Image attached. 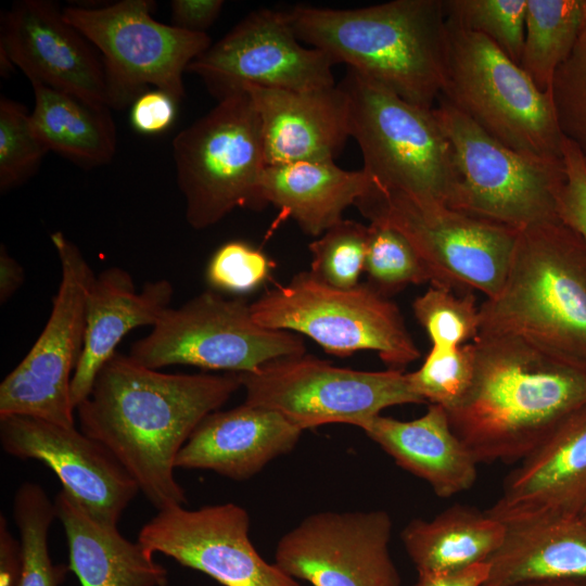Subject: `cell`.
Masks as SVG:
<instances>
[{"instance_id": "obj_1", "label": "cell", "mask_w": 586, "mask_h": 586, "mask_svg": "<svg viewBox=\"0 0 586 586\" xmlns=\"http://www.w3.org/2000/svg\"><path fill=\"white\" fill-rule=\"evenodd\" d=\"M242 388L239 373H165L116 352L77 407L80 431L102 443L158 511L183 506L176 459L193 431Z\"/></svg>"}, {"instance_id": "obj_2", "label": "cell", "mask_w": 586, "mask_h": 586, "mask_svg": "<svg viewBox=\"0 0 586 586\" xmlns=\"http://www.w3.org/2000/svg\"><path fill=\"white\" fill-rule=\"evenodd\" d=\"M472 343V385L447 413L477 463L523 460L586 405V369L514 336L479 335Z\"/></svg>"}, {"instance_id": "obj_3", "label": "cell", "mask_w": 586, "mask_h": 586, "mask_svg": "<svg viewBox=\"0 0 586 586\" xmlns=\"http://www.w3.org/2000/svg\"><path fill=\"white\" fill-rule=\"evenodd\" d=\"M286 12L301 42L412 104L434 107L444 82V0H394L352 10L295 5Z\"/></svg>"}, {"instance_id": "obj_4", "label": "cell", "mask_w": 586, "mask_h": 586, "mask_svg": "<svg viewBox=\"0 0 586 586\" xmlns=\"http://www.w3.org/2000/svg\"><path fill=\"white\" fill-rule=\"evenodd\" d=\"M479 335L526 341L586 369V242L560 218L519 230L501 286L480 306Z\"/></svg>"}, {"instance_id": "obj_5", "label": "cell", "mask_w": 586, "mask_h": 586, "mask_svg": "<svg viewBox=\"0 0 586 586\" xmlns=\"http://www.w3.org/2000/svg\"><path fill=\"white\" fill-rule=\"evenodd\" d=\"M440 97L504 145L562 160L563 137L551 92L540 91L489 39L447 20Z\"/></svg>"}, {"instance_id": "obj_6", "label": "cell", "mask_w": 586, "mask_h": 586, "mask_svg": "<svg viewBox=\"0 0 586 586\" xmlns=\"http://www.w3.org/2000/svg\"><path fill=\"white\" fill-rule=\"evenodd\" d=\"M339 85L348 98L351 137L372 182L449 206L458 176L433 109L412 104L349 67Z\"/></svg>"}, {"instance_id": "obj_7", "label": "cell", "mask_w": 586, "mask_h": 586, "mask_svg": "<svg viewBox=\"0 0 586 586\" xmlns=\"http://www.w3.org/2000/svg\"><path fill=\"white\" fill-rule=\"evenodd\" d=\"M187 222L208 228L237 207L264 206L259 181L267 166L259 115L244 89L218 100L173 141Z\"/></svg>"}, {"instance_id": "obj_8", "label": "cell", "mask_w": 586, "mask_h": 586, "mask_svg": "<svg viewBox=\"0 0 586 586\" xmlns=\"http://www.w3.org/2000/svg\"><path fill=\"white\" fill-rule=\"evenodd\" d=\"M251 313L262 327L306 335L335 356L370 349L395 370L420 357L398 306L368 283L336 289L302 271L251 303Z\"/></svg>"}, {"instance_id": "obj_9", "label": "cell", "mask_w": 586, "mask_h": 586, "mask_svg": "<svg viewBox=\"0 0 586 586\" xmlns=\"http://www.w3.org/2000/svg\"><path fill=\"white\" fill-rule=\"evenodd\" d=\"M433 111L451 144L457 169L449 207L515 230L559 218L563 157L517 152L441 97Z\"/></svg>"}, {"instance_id": "obj_10", "label": "cell", "mask_w": 586, "mask_h": 586, "mask_svg": "<svg viewBox=\"0 0 586 586\" xmlns=\"http://www.w3.org/2000/svg\"><path fill=\"white\" fill-rule=\"evenodd\" d=\"M354 206L411 243L432 285L474 289L486 297L501 286L519 230L373 182Z\"/></svg>"}, {"instance_id": "obj_11", "label": "cell", "mask_w": 586, "mask_h": 586, "mask_svg": "<svg viewBox=\"0 0 586 586\" xmlns=\"http://www.w3.org/2000/svg\"><path fill=\"white\" fill-rule=\"evenodd\" d=\"M305 351L300 334L258 324L244 300L204 291L177 308H167L128 355L157 370L188 365L245 373Z\"/></svg>"}, {"instance_id": "obj_12", "label": "cell", "mask_w": 586, "mask_h": 586, "mask_svg": "<svg viewBox=\"0 0 586 586\" xmlns=\"http://www.w3.org/2000/svg\"><path fill=\"white\" fill-rule=\"evenodd\" d=\"M244 403L270 409L302 431L330 423L360 429L385 408L424 403L402 370L361 371L302 354L239 373Z\"/></svg>"}, {"instance_id": "obj_13", "label": "cell", "mask_w": 586, "mask_h": 586, "mask_svg": "<svg viewBox=\"0 0 586 586\" xmlns=\"http://www.w3.org/2000/svg\"><path fill=\"white\" fill-rule=\"evenodd\" d=\"M149 0H122L101 8L67 7L65 20L101 55L110 109H123L149 86L179 102L184 97L182 75L211 46L206 33H191L156 21Z\"/></svg>"}, {"instance_id": "obj_14", "label": "cell", "mask_w": 586, "mask_h": 586, "mask_svg": "<svg viewBox=\"0 0 586 586\" xmlns=\"http://www.w3.org/2000/svg\"><path fill=\"white\" fill-rule=\"evenodd\" d=\"M51 241L61 265V282L43 330L0 384V418L29 416L75 426L71 387L84 349L87 298L95 275L63 232H53Z\"/></svg>"}, {"instance_id": "obj_15", "label": "cell", "mask_w": 586, "mask_h": 586, "mask_svg": "<svg viewBox=\"0 0 586 586\" xmlns=\"http://www.w3.org/2000/svg\"><path fill=\"white\" fill-rule=\"evenodd\" d=\"M333 61L301 44L286 11L247 14L187 68L219 100L245 86L313 90L334 86Z\"/></svg>"}, {"instance_id": "obj_16", "label": "cell", "mask_w": 586, "mask_h": 586, "mask_svg": "<svg viewBox=\"0 0 586 586\" xmlns=\"http://www.w3.org/2000/svg\"><path fill=\"white\" fill-rule=\"evenodd\" d=\"M392 528L384 510L316 512L280 538L275 563L313 586H402Z\"/></svg>"}, {"instance_id": "obj_17", "label": "cell", "mask_w": 586, "mask_h": 586, "mask_svg": "<svg viewBox=\"0 0 586 586\" xmlns=\"http://www.w3.org/2000/svg\"><path fill=\"white\" fill-rule=\"evenodd\" d=\"M250 523L249 512L233 502L195 510L175 506L148 521L138 542L225 586H300L258 553L250 538Z\"/></svg>"}, {"instance_id": "obj_18", "label": "cell", "mask_w": 586, "mask_h": 586, "mask_svg": "<svg viewBox=\"0 0 586 586\" xmlns=\"http://www.w3.org/2000/svg\"><path fill=\"white\" fill-rule=\"evenodd\" d=\"M0 444L20 459L43 462L91 515L116 524L139 487L118 459L75 426L29 416L0 418Z\"/></svg>"}, {"instance_id": "obj_19", "label": "cell", "mask_w": 586, "mask_h": 586, "mask_svg": "<svg viewBox=\"0 0 586 586\" xmlns=\"http://www.w3.org/2000/svg\"><path fill=\"white\" fill-rule=\"evenodd\" d=\"M91 43L48 0H22L2 15L0 51L7 67L29 81L109 107L106 73Z\"/></svg>"}, {"instance_id": "obj_20", "label": "cell", "mask_w": 586, "mask_h": 586, "mask_svg": "<svg viewBox=\"0 0 586 586\" xmlns=\"http://www.w3.org/2000/svg\"><path fill=\"white\" fill-rule=\"evenodd\" d=\"M486 512L506 525L586 519V405L521 460Z\"/></svg>"}, {"instance_id": "obj_21", "label": "cell", "mask_w": 586, "mask_h": 586, "mask_svg": "<svg viewBox=\"0 0 586 586\" xmlns=\"http://www.w3.org/2000/svg\"><path fill=\"white\" fill-rule=\"evenodd\" d=\"M242 89L259 115L267 165L334 161L351 137L348 98L340 85L304 91Z\"/></svg>"}, {"instance_id": "obj_22", "label": "cell", "mask_w": 586, "mask_h": 586, "mask_svg": "<svg viewBox=\"0 0 586 586\" xmlns=\"http://www.w3.org/2000/svg\"><path fill=\"white\" fill-rule=\"evenodd\" d=\"M302 432L278 412L243 403L206 416L180 449L176 468L246 480L291 451Z\"/></svg>"}, {"instance_id": "obj_23", "label": "cell", "mask_w": 586, "mask_h": 586, "mask_svg": "<svg viewBox=\"0 0 586 586\" xmlns=\"http://www.w3.org/2000/svg\"><path fill=\"white\" fill-rule=\"evenodd\" d=\"M174 286L169 280L148 281L137 290L131 275L113 266L91 284L86 310L84 349L72 380V402L76 407L88 397L102 366L117 352L131 330L153 327L170 307Z\"/></svg>"}, {"instance_id": "obj_24", "label": "cell", "mask_w": 586, "mask_h": 586, "mask_svg": "<svg viewBox=\"0 0 586 586\" xmlns=\"http://www.w3.org/2000/svg\"><path fill=\"white\" fill-rule=\"evenodd\" d=\"M396 464L448 498L473 486L477 461L454 432L446 409L430 404L424 415L402 421L381 415L362 428Z\"/></svg>"}, {"instance_id": "obj_25", "label": "cell", "mask_w": 586, "mask_h": 586, "mask_svg": "<svg viewBox=\"0 0 586 586\" xmlns=\"http://www.w3.org/2000/svg\"><path fill=\"white\" fill-rule=\"evenodd\" d=\"M68 545L69 570L81 586H166L167 570L141 543L125 538L116 524L98 520L65 489L54 498Z\"/></svg>"}, {"instance_id": "obj_26", "label": "cell", "mask_w": 586, "mask_h": 586, "mask_svg": "<svg viewBox=\"0 0 586 586\" xmlns=\"http://www.w3.org/2000/svg\"><path fill=\"white\" fill-rule=\"evenodd\" d=\"M372 183L364 170H346L333 160L267 165L259 181L264 205L272 204L301 230L319 237L343 219L344 211Z\"/></svg>"}, {"instance_id": "obj_27", "label": "cell", "mask_w": 586, "mask_h": 586, "mask_svg": "<svg viewBox=\"0 0 586 586\" xmlns=\"http://www.w3.org/2000/svg\"><path fill=\"white\" fill-rule=\"evenodd\" d=\"M486 562L489 573L483 586L586 579V520L559 518L506 525L501 545Z\"/></svg>"}, {"instance_id": "obj_28", "label": "cell", "mask_w": 586, "mask_h": 586, "mask_svg": "<svg viewBox=\"0 0 586 586\" xmlns=\"http://www.w3.org/2000/svg\"><path fill=\"white\" fill-rule=\"evenodd\" d=\"M506 525L486 511L454 505L432 520L415 519L400 537L419 574L486 562L499 548Z\"/></svg>"}, {"instance_id": "obj_29", "label": "cell", "mask_w": 586, "mask_h": 586, "mask_svg": "<svg viewBox=\"0 0 586 586\" xmlns=\"http://www.w3.org/2000/svg\"><path fill=\"white\" fill-rule=\"evenodd\" d=\"M30 85L35 94L31 125L48 152L85 166L112 161L117 137L111 109L94 106L38 81Z\"/></svg>"}, {"instance_id": "obj_30", "label": "cell", "mask_w": 586, "mask_h": 586, "mask_svg": "<svg viewBox=\"0 0 586 586\" xmlns=\"http://www.w3.org/2000/svg\"><path fill=\"white\" fill-rule=\"evenodd\" d=\"M586 22V0H526L520 67L543 92L572 53Z\"/></svg>"}, {"instance_id": "obj_31", "label": "cell", "mask_w": 586, "mask_h": 586, "mask_svg": "<svg viewBox=\"0 0 586 586\" xmlns=\"http://www.w3.org/2000/svg\"><path fill=\"white\" fill-rule=\"evenodd\" d=\"M56 517L43 488L24 482L13 498V518L20 535L22 574L20 586H60L68 565L53 564L48 546L49 530Z\"/></svg>"}, {"instance_id": "obj_32", "label": "cell", "mask_w": 586, "mask_h": 586, "mask_svg": "<svg viewBox=\"0 0 586 586\" xmlns=\"http://www.w3.org/2000/svg\"><path fill=\"white\" fill-rule=\"evenodd\" d=\"M446 20L495 43L520 65L526 0H444Z\"/></svg>"}, {"instance_id": "obj_33", "label": "cell", "mask_w": 586, "mask_h": 586, "mask_svg": "<svg viewBox=\"0 0 586 586\" xmlns=\"http://www.w3.org/2000/svg\"><path fill=\"white\" fill-rule=\"evenodd\" d=\"M369 283L387 296L406 285L431 283L430 273L411 243L394 228L370 222L365 270Z\"/></svg>"}, {"instance_id": "obj_34", "label": "cell", "mask_w": 586, "mask_h": 586, "mask_svg": "<svg viewBox=\"0 0 586 586\" xmlns=\"http://www.w3.org/2000/svg\"><path fill=\"white\" fill-rule=\"evenodd\" d=\"M368 226L342 219L309 244V272L320 282L336 289L359 284L365 270Z\"/></svg>"}, {"instance_id": "obj_35", "label": "cell", "mask_w": 586, "mask_h": 586, "mask_svg": "<svg viewBox=\"0 0 586 586\" xmlns=\"http://www.w3.org/2000/svg\"><path fill=\"white\" fill-rule=\"evenodd\" d=\"M475 369L473 343L458 347L432 346L421 367L407 378L423 402L446 411L455 408L470 390Z\"/></svg>"}, {"instance_id": "obj_36", "label": "cell", "mask_w": 586, "mask_h": 586, "mask_svg": "<svg viewBox=\"0 0 586 586\" xmlns=\"http://www.w3.org/2000/svg\"><path fill=\"white\" fill-rule=\"evenodd\" d=\"M416 319L432 346L458 347L480 333V306L472 293L457 296L451 289L432 285L412 304Z\"/></svg>"}, {"instance_id": "obj_37", "label": "cell", "mask_w": 586, "mask_h": 586, "mask_svg": "<svg viewBox=\"0 0 586 586\" xmlns=\"http://www.w3.org/2000/svg\"><path fill=\"white\" fill-rule=\"evenodd\" d=\"M47 149L36 136L30 113L21 103L0 99V190L7 192L27 180Z\"/></svg>"}, {"instance_id": "obj_38", "label": "cell", "mask_w": 586, "mask_h": 586, "mask_svg": "<svg viewBox=\"0 0 586 586\" xmlns=\"http://www.w3.org/2000/svg\"><path fill=\"white\" fill-rule=\"evenodd\" d=\"M550 92L562 137L586 164V22L572 53L557 69Z\"/></svg>"}, {"instance_id": "obj_39", "label": "cell", "mask_w": 586, "mask_h": 586, "mask_svg": "<svg viewBox=\"0 0 586 586\" xmlns=\"http://www.w3.org/2000/svg\"><path fill=\"white\" fill-rule=\"evenodd\" d=\"M273 263L258 249L242 241L221 245L211 258L206 279L218 290L246 293L262 284Z\"/></svg>"}, {"instance_id": "obj_40", "label": "cell", "mask_w": 586, "mask_h": 586, "mask_svg": "<svg viewBox=\"0 0 586 586\" xmlns=\"http://www.w3.org/2000/svg\"><path fill=\"white\" fill-rule=\"evenodd\" d=\"M565 180L558 198L559 218L586 242V164L577 148L563 138Z\"/></svg>"}, {"instance_id": "obj_41", "label": "cell", "mask_w": 586, "mask_h": 586, "mask_svg": "<svg viewBox=\"0 0 586 586\" xmlns=\"http://www.w3.org/2000/svg\"><path fill=\"white\" fill-rule=\"evenodd\" d=\"M178 103V100L163 90H146L132 102L131 125L143 135L162 133L173 125Z\"/></svg>"}, {"instance_id": "obj_42", "label": "cell", "mask_w": 586, "mask_h": 586, "mask_svg": "<svg viewBox=\"0 0 586 586\" xmlns=\"http://www.w3.org/2000/svg\"><path fill=\"white\" fill-rule=\"evenodd\" d=\"M222 7V0H173L170 25L186 31L206 33L219 16Z\"/></svg>"}, {"instance_id": "obj_43", "label": "cell", "mask_w": 586, "mask_h": 586, "mask_svg": "<svg viewBox=\"0 0 586 586\" xmlns=\"http://www.w3.org/2000/svg\"><path fill=\"white\" fill-rule=\"evenodd\" d=\"M487 562L463 569L419 574L416 586H483L488 577Z\"/></svg>"}, {"instance_id": "obj_44", "label": "cell", "mask_w": 586, "mask_h": 586, "mask_svg": "<svg viewBox=\"0 0 586 586\" xmlns=\"http://www.w3.org/2000/svg\"><path fill=\"white\" fill-rule=\"evenodd\" d=\"M22 574L21 548L9 532L7 519L0 517V586H20Z\"/></svg>"}, {"instance_id": "obj_45", "label": "cell", "mask_w": 586, "mask_h": 586, "mask_svg": "<svg viewBox=\"0 0 586 586\" xmlns=\"http://www.w3.org/2000/svg\"><path fill=\"white\" fill-rule=\"evenodd\" d=\"M25 272L2 244L0 249V303H7L23 285Z\"/></svg>"}, {"instance_id": "obj_46", "label": "cell", "mask_w": 586, "mask_h": 586, "mask_svg": "<svg viewBox=\"0 0 586 586\" xmlns=\"http://www.w3.org/2000/svg\"><path fill=\"white\" fill-rule=\"evenodd\" d=\"M513 586H586V579L566 578V579L539 581V582L518 584Z\"/></svg>"}, {"instance_id": "obj_47", "label": "cell", "mask_w": 586, "mask_h": 586, "mask_svg": "<svg viewBox=\"0 0 586 586\" xmlns=\"http://www.w3.org/2000/svg\"><path fill=\"white\" fill-rule=\"evenodd\" d=\"M586 520V519H585Z\"/></svg>"}]
</instances>
